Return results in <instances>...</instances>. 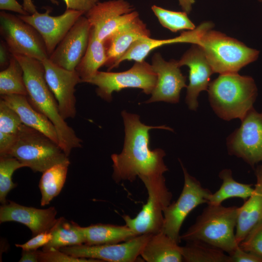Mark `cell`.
Wrapping results in <instances>:
<instances>
[{
    "label": "cell",
    "mask_w": 262,
    "mask_h": 262,
    "mask_svg": "<svg viewBox=\"0 0 262 262\" xmlns=\"http://www.w3.org/2000/svg\"><path fill=\"white\" fill-rule=\"evenodd\" d=\"M121 115L125 137L122 152L111 155L114 180L132 182L137 177L142 179L163 176L168 170L163 160L165 153L161 148H149V131L153 129L173 130L165 126L146 125L141 122L139 115L126 111Z\"/></svg>",
    "instance_id": "1"
},
{
    "label": "cell",
    "mask_w": 262,
    "mask_h": 262,
    "mask_svg": "<svg viewBox=\"0 0 262 262\" xmlns=\"http://www.w3.org/2000/svg\"><path fill=\"white\" fill-rule=\"evenodd\" d=\"M13 55L22 67L29 102L54 125L59 145L68 156L73 148L82 147V140L61 115L57 101L46 82L42 61L22 55Z\"/></svg>",
    "instance_id": "2"
},
{
    "label": "cell",
    "mask_w": 262,
    "mask_h": 262,
    "mask_svg": "<svg viewBox=\"0 0 262 262\" xmlns=\"http://www.w3.org/2000/svg\"><path fill=\"white\" fill-rule=\"evenodd\" d=\"M211 22H204L190 30L192 44L198 46L214 73L238 72L255 61L260 52L239 40L213 30Z\"/></svg>",
    "instance_id": "3"
},
{
    "label": "cell",
    "mask_w": 262,
    "mask_h": 262,
    "mask_svg": "<svg viewBox=\"0 0 262 262\" xmlns=\"http://www.w3.org/2000/svg\"><path fill=\"white\" fill-rule=\"evenodd\" d=\"M207 90L214 112L227 121L242 120L253 108L258 93L253 79L238 72L220 74L210 82Z\"/></svg>",
    "instance_id": "4"
},
{
    "label": "cell",
    "mask_w": 262,
    "mask_h": 262,
    "mask_svg": "<svg viewBox=\"0 0 262 262\" xmlns=\"http://www.w3.org/2000/svg\"><path fill=\"white\" fill-rule=\"evenodd\" d=\"M238 207L208 204L195 223L180 235L181 240L199 241L230 255L238 246L235 229Z\"/></svg>",
    "instance_id": "5"
},
{
    "label": "cell",
    "mask_w": 262,
    "mask_h": 262,
    "mask_svg": "<svg viewBox=\"0 0 262 262\" xmlns=\"http://www.w3.org/2000/svg\"><path fill=\"white\" fill-rule=\"evenodd\" d=\"M5 156L16 158L33 172L42 173L55 165L69 162L58 144L24 124L17 133L16 143Z\"/></svg>",
    "instance_id": "6"
},
{
    "label": "cell",
    "mask_w": 262,
    "mask_h": 262,
    "mask_svg": "<svg viewBox=\"0 0 262 262\" xmlns=\"http://www.w3.org/2000/svg\"><path fill=\"white\" fill-rule=\"evenodd\" d=\"M148 193L147 203L134 218L124 215L125 225L137 235H151L161 231L164 210L171 203L172 193L168 189L164 176L141 179Z\"/></svg>",
    "instance_id": "7"
},
{
    "label": "cell",
    "mask_w": 262,
    "mask_h": 262,
    "mask_svg": "<svg viewBox=\"0 0 262 262\" xmlns=\"http://www.w3.org/2000/svg\"><path fill=\"white\" fill-rule=\"evenodd\" d=\"M184 175V185L177 201L171 203L164 210V222L161 231L179 244L180 231L184 220L195 208L208 203L212 192L189 174L180 161Z\"/></svg>",
    "instance_id": "8"
},
{
    "label": "cell",
    "mask_w": 262,
    "mask_h": 262,
    "mask_svg": "<svg viewBox=\"0 0 262 262\" xmlns=\"http://www.w3.org/2000/svg\"><path fill=\"white\" fill-rule=\"evenodd\" d=\"M157 79V74L151 65L143 61L135 62L131 68L123 72L98 71L88 83L96 85L98 95L110 102L113 92H118L124 88H139L146 94H151Z\"/></svg>",
    "instance_id": "9"
},
{
    "label": "cell",
    "mask_w": 262,
    "mask_h": 262,
    "mask_svg": "<svg viewBox=\"0 0 262 262\" xmlns=\"http://www.w3.org/2000/svg\"><path fill=\"white\" fill-rule=\"evenodd\" d=\"M0 33L12 54L22 55L41 61L49 58L41 35L18 16L0 12Z\"/></svg>",
    "instance_id": "10"
},
{
    "label": "cell",
    "mask_w": 262,
    "mask_h": 262,
    "mask_svg": "<svg viewBox=\"0 0 262 262\" xmlns=\"http://www.w3.org/2000/svg\"><path fill=\"white\" fill-rule=\"evenodd\" d=\"M241 120L240 127L227 139L228 151L253 167L262 162V112L253 108Z\"/></svg>",
    "instance_id": "11"
},
{
    "label": "cell",
    "mask_w": 262,
    "mask_h": 262,
    "mask_svg": "<svg viewBox=\"0 0 262 262\" xmlns=\"http://www.w3.org/2000/svg\"><path fill=\"white\" fill-rule=\"evenodd\" d=\"M85 15L97 38L103 42L139 16L134 7L125 0L98 2Z\"/></svg>",
    "instance_id": "12"
},
{
    "label": "cell",
    "mask_w": 262,
    "mask_h": 262,
    "mask_svg": "<svg viewBox=\"0 0 262 262\" xmlns=\"http://www.w3.org/2000/svg\"><path fill=\"white\" fill-rule=\"evenodd\" d=\"M150 235H138L127 241L117 244L99 245L83 244L64 247L59 249L77 258L92 259L100 262H133L140 256Z\"/></svg>",
    "instance_id": "13"
},
{
    "label": "cell",
    "mask_w": 262,
    "mask_h": 262,
    "mask_svg": "<svg viewBox=\"0 0 262 262\" xmlns=\"http://www.w3.org/2000/svg\"><path fill=\"white\" fill-rule=\"evenodd\" d=\"M46 82L57 101L60 114L66 120L76 114L75 86L81 83L75 70H69L53 63L48 58L42 61Z\"/></svg>",
    "instance_id": "14"
},
{
    "label": "cell",
    "mask_w": 262,
    "mask_h": 262,
    "mask_svg": "<svg viewBox=\"0 0 262 262\" xmlns=\"http://www.w3.org/2000/svg\"><path fill=\"white\" fill-rule=\"evenodd\" d=\"M51 9L49 8L43 13L37 11L31 15L18 16L39 33L49 56L78 18L85 14L82 11L66 9L60 16H51Z\"/></svg>",
    "instance_id": "15"
},
{
    "label": "cell",
    "mask_w": 262,
    "mask_h": 262,
    "mask_svg": "<svg viewBox=\"0 0 262 262\" xmlns=\"http://www.w3.org/2000/svg\"><path fill=\"white\" fill-rule=\"evenodd\" d=\"M151 66L157 76L156 85L151 98L144 103L164 101L177 103L180 100V93L187 87L186 77L183 75L178 61H165L160 53H155L152 58Z\"/></svg>",
    "instance_id": "16"
},
{
    "label": "cell",
    "mask_w": 262,
    "mask_h": 262,
    "mask_svg": "<svg viewBox=\"0 0 262 262\" xmlns=\"http://www.w3.org/2000/svg\"><path fill=\"white\" fill-rule=\"evenodd\" d=\"M91 29L85 16H81L49 58L64 68L75 70L87 49Z\"/></svg>",
    "instance_id": "17"
},
{
    "label": "cell",
    "mask_w": 262,
    "mask_h": 262,
    "mask_svg": "<svg viewBox=\"0 0 262 262\" xmlns=\"http://www.w3.org/2000/svg\"><path fill=\"white\" fill-rule=\"evenodd\" d=\"M178 65L180 67L187 66L189 68L185 101L190 110L196 111L198 106L199 94L208 90L210 77L214 72L202 50L196 44L184 53Z\"/></svg>",
    "instance_id": "18"
},
{
    "label": "cell",
    "mask_w": 262,
    "mask_h": 262,
    "mask_svg": "<svg viewBox=\"0 0 262 262\" xmlns=\"http://www.w3.org/2000/svg\"><path fill=\"white\" fill-rule=\"evenodd\" d=\"M57 210L54 207L37 209L9 201L0 207V222H16L30 229L33 235L49 231L56 221Z\"/></svg>",
    "instance_id": "19"
},
{
    "label": "cell",
    "mask_w": 262,
    "mask_h": 262,
    "mask_svg": "<svg viewBox=\"0 0 262 262\" xmlns=\"http://www.w3.org/2000/svg\"><path fill=\"white\" fill-rule=\"evenodd\" d=\"M150 37L147 25L139 16L123 26L104 41L108 70L136 40Z\"/></svg>",
    "instance_id": "20"
},
{
    "label": "cell",
    "mask_w": 262,
    "mask_h": 262,
    "mask_svg": "<svg viewBox=\"0 0 262 262\" xmlns=\"http://www.w3.org/2000/svg\"><path fill=\"white\" fill-rule=\"evenodd\" d=\"M0 98L16 112L23 124L43 133L59 145L55 126L46 116L32 106L27 96L0 95Z\"/></svg>",
    "instance_id": "21"
},
{
    "label": "cell",
    "mask_w": 262,
    "mask_h": 262,
    "mask_svg": "<svg viewBox=\"0 0 262 262\" xmlns=\"http://www.w3.org/2000/svg\"><path fill=\"white\" fill-rule=\"evenodd\" d=\"M256 175L253 193L238 207L235 237L238 245L262 221V176L258 168Z\"/></svg>",
    "instance_id": "22"
},
{
    "label": "cell",
    "mask_w": 262,
    "mask_h": 262,
    "mask_svg": "<svg viewBox=\"0 0 262 262\" xmlns=\"http://www.w3.org/2000/svg\"><path fill=\"white\" fill-rule=\"evenodd\" d=\"M140 256L147 262H180L183 260L181 246L162 231L150 235Z\"/></svg>",
    "instance_id": "23"
},
{
    "label": "cell",
    "mask_w": 262,
    "mask_h": 262,
    "mask_svg": "<svg viewBox=\"0 0 262 262\" xmlns=\"http://www.w3.org/2000/svg\"><path fill=\"white\" fill-rule=\"evenodd\" d=\"M88 245L114 244L124 242L137 236L127 225L98 224L82 227Z\"/></svg>",
    "instance_id": "24"
},
{
    "label": "cell",
    "mask_w": 262,
    "mask_h": 262,
    "mask_svg": "<svg viewBox=\"0 0 262 262\" xmlns=\"http://www.w3.org/2000/svg\"><path fill=\"white\" fill-rule=\"evenodd\" d=\"M106 61L104 43L97 38L91 28L87 49L75 68L81 82L88 83L97 73L98 69L105 65Z\"/></svg>",
    "instance_id": "25"
},
{
    "label": "cell",
    "mask_w": 262,
    "mask_h": 262,
    "mask_svg": "<svg viewBox=\"0 0 262 262\" xmlns=\"http://www.w3.org/2000/svg\"><path fill=\"white\" fill-rule=\"evenodd\" d=\"M51 235L50 241L43 247L42 250L80 245L85 243V239L82 227L64 217L57 218L49 231Z\"/></svg>",
    "instance_id": "26"
},
{
    "label": "cell",
    "mask_w": 262,
    "mask_h": 262,
    "mask_svg": "<svg viewBox=\"0 0 262 262\" xmlns=\"http://www.w3.org/2000/svg\"><path fill=\"white\" fill-rule=\"evenodd\" d=\"M222 180L220 188L210 195L208 204L220 205L224 200L234 197L246 200L254 191L251 184H245L236 181L233 178L232 171L229 169H224L219 173Z\"/></svg>",
    "instance_id": "27"
},
{
    "label": "cell",
    "mask_w": 262,
    "mask_h": 262,
    "mask_svg": "<svg viewBox=\"0 0 262 262\" xmlns=\"http://www.w3.org/2000/svg\"><path fill=\"white\" fill-rule=\"evenodd\" d=\"M177 43H189L188 32H184L180 36L172 39L160 40L147 37L138 39L131 44L125 53L113 65L110 70L117 67L122 62L125 60L142 62L150 51L157 48Z\"/></svg>",
    "instance_id": "28"
},
{
    "label": "cell",
    "mask_w": 262,
    "mask_h": 262,
    "mask_svg": "<svg viewBox=\"0 0 262 262\" xmlns=\"http://www.w3.org/2000/svg\"><path fill=\"white\" fill-rule=\"evenodd\" d=\"M69 164L70 162L61 163L43 173L39 184L41 206L48 205L59 194L65 183Z\"/></svg>",
    "instance_id": "29"
},
{
    "label": "cell",
    "mask_w": 262,
    "mask_h": 262,
    "mask_svg": "<svg viewBox=\"0 0 262 262\" xmlns=\"http://www.w3.org/2000/svg\"><path fill=\"white\" fill-rule=\"evenodd\" d=\"M181 250L186 262H231L223 250L202 242H188Z\"/></svg>",
    "instance_id": "30"
},
{
    "label": "cell",
    "mask_w": 262,
    "mask_h": 262,
    "mask_svg": "<svg viewBox=\"0 0 262 262\" xmlns=\"http://www.w3.org/2000/svg\"><path fill=\"white\" fill-rule=\"evenodd\" d=\"M0 94L28 95L22 67L12 54L9 65L0 72Z\"/></svg>",
    "instance_id": "31"
},
{
    "label": "cell",
    "mask_w": 262,
    "mask_h": 262,
    "mask_svg": "<svg viewBox=\"0 0 262 262\" xmlns=\"http://www.w3.org/2000/svg\"><path fill=\"white\" fill-rule=\"evenodd\" d=\"M151 10L160 24L172 32L193 30L196 28L195 24L188 17V14L184 11H171L155 5L152 6Z\"/></svg>",
    "instance_id": "32"
},
{
    "label": "cell",
    "mask_w": 262,
    "mask_h": 262,
    "mask_svg": "<svg viewBox=\"0 0 262 262\" xmlns=\"http://www.w3.org/2000/svg\"><path fill=\"white\" fill-rule=\"evenodd\" d=\"M24 167L25 165L15 158L0 157V202L2 205L7 202V195L16 186L12 181L13 174L16 170Z\"/></svg>",
    "instance_id": "33"
},
{
    "label": "cell",
    "mask_w": 262,
    "mask_h": 262,
    "mask_svg": "<svg viewBox=\"0 0 262 262\" xmlns=\"http://www.w3.org/2000/svg\"><path fill=\"white\" fill-rule=\"evenodd\" d=\"M23 124L16 112L0 98V131L17 134Z\"/></svg>",
    "instance_id": "34"
},
{
    "label": "cell",
    "mask_w": 262,
    "mask_h": 262,
    "mask_svg": "<svg viewBox=\"0 0 262 262\" xmlns=\"http://www.w3.org/2000/svg\"><path fill=\"white\" fill-rule=\"evenodd\" d=\"M239 246L262 258V221L239 243Z\"/></svg>",
    "instance_id": "35"
},
{
    "label": "cell",
    "mask_w": 262,
    "mask_h": 262,
    "mask_svg": "<svg viewBox=\"0 0 262 262\" xmlns=\"http://www.w3.org/2000/svg\"><path fill=\"white\" fill-rule=\"evenodd\" d=\"M40 262H100L98 260L77 258L68 255L60 249H50L47 250H39Z\"/></svg>",
    "instance_id": "36"
},
{
    "label": "cell",
    "mask_w": 262,
    "mask_h": 262,
    "mask_svg": "<svg viewBox=\"0 0 262 262\" xmlns=\"http://www.w3.org/2000/svg\"><path fill=\"white\" fill-rule=\"evenodd\" d=\"M52 238V235L49 231L42 232L37 234L23 244H16V246L23 250H37L41 246H44Z\"/></svg>",
    "instance_id": "37"
},
{
    "label": "cell",
    "mask_w": 262,
    "mask_h": 262,
    "mask_svg": "<svg viewBox=\"0 0 262 262\" xmlns=\"http://www.w3.org/2000/svg\"><path fill=\"white\" fill-rule=\"evenodd\" d=\"M231 262H262V258L238 246L229 255Z\"/></svg>",
    "instance_id": "38"
},
{
    "label": "cell",
    "mask_w": 262,
    "mask_h": 262,
    "mask_svg": "<svg viewBox=\"0 0 262 262\" xmlns=\"http://www.w3.org/2000/svg\"><path fill=\"white\" fill-rule=\"evenodd\" d=\"M66 9L82 11L86 13L98 1V0H64Z\"/></svg>",
    "instance_id": "39"
},
{
    "label": "cell",
    "mask_w": 262,
    "mask_h": 262,
    "mask_svg": "<svg viewBox=\"0 0 262 262\" xmlns=\"http://www.w3.org/2000/svg\"><path fill=\"white\" fill-rule=\"evenodd\" d=\"M17 138V134L0 131V157L5 156L14 146Z\"/></svg>",
    "instance_id": "40"
},
{
    "label": "cell",
    "mask_w": 262,
    "mask_h": 262,
    "mask_svg": "<svg viewBox=\"0 0 262 262\" xmlns=\"http://www.w3.org/2000/svg\"><path fill=\"white\" fill-rule=\"evenodd\" d=\"M0 9L8 10L17 13L20 15H30L24 8L23 5L16 0H0Z\"/></svg>",
    "instance_id": "41"
},
{
    "label": "cell",
    "mask_w": 262,
    "mask_h": 262,
    "mask_svg": "<svg viewBox=\"0 0 262 262\" xmlns=\"http://www.w3.org/2000/svg\"><path fill=\"white\" fill-rule=\"evenodd\" d=\"M11 53L3 40L0 41V66L3 69L6 68L9 64Z\"/></svg>",
    "instance_id": "42"
},
{
    "label": "cell",
    "mask_w": 262,
    "mask_h": 262,
    "mask_svg": "<svg viewBox=\"0 0 262 262\" xmlns=\"http://www.w3.org/2000/svg\"><path fill=\"white\" fill-rule=\"evenodd\" d=\"M39 250H23L19 262H39Z\"/></svg>",
    "instance_id": "43"
},
{
    "label": "cell",
    "mask_w": 262,
    "mask_h": 262,
    "mask_svg": "<svg viewBox=\"0 0 262 262\" xmlns=\"http://www.w3.org/2000/svg\"><path fill=\"white\" fill-rule=\"evenodd\" d=\"M53 4L59 5V2L57 0H49ZM23 6L24 9L30 14H33L36 12V6L33 4L32 0H23Z\"/></svg>",
    "instance_id": "44"
},
{
    "label": "cell",
    "mask_w": 262,
    "mask_h": 262,
    "mask_svg": "<svg viewBox=\"0 0 262 262\" xmlns=\"http://www.w3.org/2000/svg\"><path fill=\"white\" fill-rule=\"evenodd\" d=\"M178 1L183 11L188 14L192 10V6L195 0H178Z\"/></svg>",
    "instance_id": "45"
},
{
    "label": "cell",
    "mask_w": 262,
    "mask_h": 262,
    "mask_svg": "<svg viewBox=\"0 0 262 262\" xmlns=\"http://www.w3.org/2000/svg\"><path fill=\"white\" fill-rule=\"evenodd\" d=\"M258 168L260 170V171L261 172V175L262 176V165L259 166Z\"/></svg>",
    "instance_id": "46"
},
{
    "label": "cell",
    "mask_w": 262,
    "mask_h": 262,
    "mask_svg": "<svg viewBox=\"0 0 262 262\" xmlns=\"http://www.w3.org/2000/svg\"><path fill=\"white\" fill-rule=\"evenodd\" d=\"M260 2H262V0H258Z\"/></svg>",
    "instance_id": "47"
}]
</instances>
